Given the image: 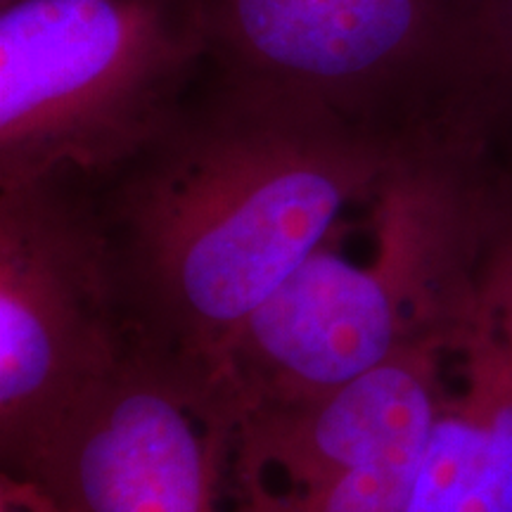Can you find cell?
<instances>
[{"label":"cell","instance_id":"1","mask_svg":"<svg viewBox=\"0 0 512 512\" xmlns=\"http://www.w3.org/2000/svg\"><path fill=\"white\" fill-rule=\"evenodd\" d=\"M399 150L316 102L209 64L174 121L95 183L140 342L221 366Z\"/></svg>","mask_w":512,"mask_h":512},{"label":"cell","instance_id":"2","mask_svg":"<svg viewBox=\"0 0 512 512\" xmlns=\"http://www.w3.org/2000/svg\"><path fill=\"white\" fill-rule=\"evenodd\" d=\"M512 162V119L401 147L368 200L247 320L221 368L249 406L323 396L456 328Z\"/></svg>","mask_w":512,"mask_h":512},{"label":"cell","instance_id":"3","mask_svg":"<svg viewBox=\"0 0 512 512\" xmlns=\"http://www.w3.org/2000/svg\"><path fill=\"white\" fill-rule=\"evenodd\" d=\"M211 0H15L0 8V188L100 183L181 112L209 67Z\"/></svg>","mask_w":512,"mask_h":512},{"label":"cell","instance_id":"4","mask_svg":"<svg viewBox=\"0 0 512 512\" xmlns=\"http://www.w3.org/2000/svg\"><path fill=\"white\" fill-rule=\"evenodd\" d=\"M209 64L394 145L512 117L465 0H211Z\"/></svg>","mask_w":512,"mask_h":512},{"label":"cell","instance_id":"5","mask_svg":"<svg viewBox=\"0 0 512 512\" xmlns=\"http://www.w3.org/2000/svg\"><path fill=\"white\" fill-rule=\"evenodd\" d=\"M140 342L95 183L48 174L0 188V460L22 467Z\"/></svg>","mask_w":512,"mask_h":512},{"label":"cell","instance_id":"6","mask_svg":"<svg viewBox=\"0 0 512 512\" xmlns=\"http://www.w3.org/2000/svg\"><path fill=\"white\" fill-rule=\"evenodd\" d=\"M242 418L245 399L221 366L138 342L8 475L57 512H242Z\"/></svg>","mask_w":512,"mask_h":512},{"label":"cell","instance_id":"7","mask_svg":"<svg viewBox=\"0 0 512 512\" xmlns=\"http://www.w3.org/2000/svg\"><path fill=\"white\" fill-rule=\"evenodd\" d=\"M451 332L323 396L245 401L242 512H403L444 382Z\"/></svg>","mask_w":512,"mask_h":512},{"label":"cell","instance_id":"8","mask_svg":"<svg viewBox=\"0 0 512 512\" xmlns=\"http://www.w3.org/2000/svg\"><path fill=\"white\" fill-rule=\"evenodd\" d=\"M403 512H512V162Z\"/></svg>","mask_w":512,"mask_h":512},{"label":"cell","instance_id":"9","mask_svg":"<svg viewBox=\"0 0 512 512\" xmlns=\"http://www.w3.org/2000/svg\"><path fill=\"white\" fill-rule=\"evenodd\" d=\"M496 93L512 105V0H465Z\"/></svg>","mask_w":512,"mask_h":512},{"label":"cell","instance_id":"10","mask_svg":"<svg viewBox=\"0 0 512 512\" xmlns=\"http://www.w3.org/2000/svg\"><path fill=\"white\" fill-rule=\"evenodd\" d=\"M0 512H57L27 479L0 472Z\"/></svg>","mask_w":512,"mask_h":512},{"label":"cell","instance_id":"11","mask_svg":"<svg viewBox=\"0 0 512 512\" xmlns=\"http://www.w3.org/2000/svg\"><path fill=\"white\" fill-rule=\"evenodd\" d=\"M10 3H15V0H0V8H3V5H10Z\"/></svg>","mask_w":512,"mask_h":512}]
</instances>
